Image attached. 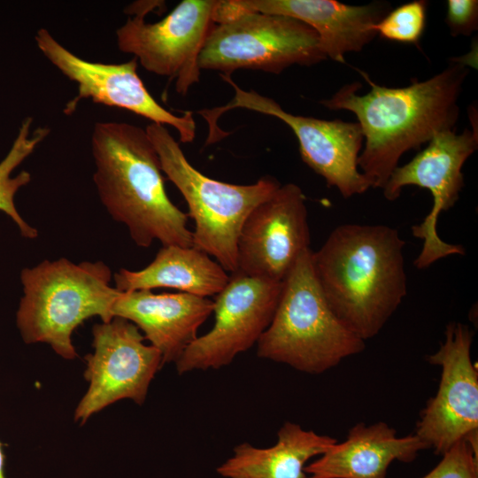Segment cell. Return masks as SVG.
Segmentation results:
<instances>
[{
  "instance_id": "cell-7",
  "label": "cell",
  "mask_w": 478,
  "mask_h": 478,
  "mask_svg": "<svg viewBox=\"0 0 478 478\" xmlns=\"http://www.w3.org/2000/svg\"><path fill=\"white\" fill-rule=\"evenodd\" d=\"M327 59L317 33L305 23L220 0L198 66L224 75L240 69L279 74L294 65L311 66Z\"/></svg>"
},
{
  "instance_id": "cell-10",
  "label": "cell",
  "mask_w": 478,
  "mask_h": 478,
  "mask_svg": "<svg viewBox=\"0 0 478 478\" xmlns=\"http://www.w3.org/2000/svg\"><path fill=\"white\" fill-rule=\"evenodd\" d=\"M477 145V134L474 130L466 128L460 134L456 133V128L439 132L411 161L396 167L382 188L389 201L398 198L402 189L409 185L427 189L431 193V210L420 224L412 227V235L423 242L414 260L418 269L428 268L451 255L465 254L461 245L443 241L436 226L440 214L459 200L464 187L463 166Z\"/></svg>"
},
{
  "instance_id": "cell-8",
  "label": "cell",
  "mask_w": 478,
  "mask_h": 478,
  "mask_svg": "<svg viewBox=\"0 0 478 478\" xmlns=\"http://www.w3.org/2000/svg\"><path fill=\"white\" fill-rule=\"evenodd\" d=\"M220 76L233 87L235 96L223 106L197 112L209 127L205 145L217 143L228 135L217 125L223 113L235 108H244L275 117L289 127L298 141L302 160L320 175L328 187L335 188L343 197L360 195L371 189L358 166L364 145L363 132L358 122L292 114L275 100L254 90L243 89L230 75Z\"/></svg>"
},
{
  "instance_id": "cell-19",
  "label": "cell",
  "mask_w": 478,
  "mask_h": 478,
  "mask_svg": "<svg viewBox=\"0 0 478 478\" xmlns=\"http://www.w3.org/2000/svg\"><path fill=\"white\" fill-rule=\"evenodd\" d=\"M229 276L215 259L196 247L167 245L162 246L144 268H121L113 280L120 291L169 288L208 297L219 294Z\"/></svg>"
},
{
  "instance_id": "cell-3",
  "label": "cell",
  "mask_w": 478,
  "mask_h": 478,
  "mask_svg": "<svg viewBox=\"0 0 478 478\" xmlns=\"http://www.w3.org/2000/svg\"><path fill=\"white\" fill-rule=\"evenodd\" d=\"M91 150L93 181L111 217L124 224L141 248L193 246L188 214L169 198L158 155L147 132L127 122L94 125Z\"/></svg>"
},
{
  "instance_id": "cell-5",
  "label": "cell",
  "mask_w": 478,
  "mask_h": 478,
  "mask_svg": "<svg viewBox=\"0 0 478 478\" xmlns=\"http://www.w3.org/2000/svg\"><path fill=\"white\" fill-rule=\"evenodd\" d=\"M312 254V249L301 254L281 281L276 310L257 343V354L320 374L362 352L366 343L330 309L316 280Z\"/></svg>"
},
{
  "instance_id": "cell-15",
  "label": "cell",
  "mask_w": 478,
  "mask_h": 478,
  "mask_svg": "<svg viewBox=\"0 0 478 478\" xmlns=\"http://www.w3.org/2000/svg\"><path fill=\"white\" fill-rule=\"evenodd\" d=\"M305 197L295 183L281 185L244 220L237 240V269L281 282L310 248Z\"/></svg>"
},
{
  "instance_id": "cell-20",
  "label": "cell",
  "mask_w": 478,
  "mask_h": 478,
  "mask_svg": "<svg viewBox=\"0 0 478 478\" xmlns=\"http://www.w3.org/2000/svg\"><path fill=\"white\" fill-rule=\"evenodd\" d=\"M277 438L268 448L238 444L234 455L217 468L218 474L225 478H311L305 471L307 461L337 442L289 421L281 426Z\"/></svg>"
},
{
  "instance_id": "cell-13",
  "label": "cell",
  "mask_w": 478,
  "mask_h": 478,
  "mask_svg": "<svg viewBox=\"0 0 478 478\" xmlns=\"http://www.w3.org/2000/svg\"><path fill=\"white\" fill-rule=\"evenodd\" d=\"M439 349L428 361L441 366L436 395L421 411L414 434L437 455L460 440L478 436V371L471 358L474 333L451 322Z\"/></svg>"
},
{
  "instance_id": "cell-21",
  "label": "cell",
  "mask_w": 478,
  "mask_h": 478,
  "mask_svg": "<svg viewBox=\"0 0 478 478\" xmlns=\"http://www.w3.org/2000/svg\"><path fill=\"white\" fill-rule=\"evenodd\" d=\"M32 117L23 120L10 150L0 162V211L15 222L21 235L27 239L36 238L38 230L31 227L20 216L14 204V197L21 187L30 182L31 174L27 171H20L15 176L12 174L15 168L34 152L50 131L47 127H38L32 131Z\"/></svg>"
},
{
  "instance_id": "cell-9",
  "label": "cell",
  "mask_w": 478,
  "mask_h": 478,
  "mask_svg": "<svg viewBox=\"0 0 478 478\" xmlns=\"http://www.w3.org/2000/svg\"><path fill=\"white\" fill-rule=\"evenodd\" d=\"M163 4H130L125 12L133 17L116 30V42L120 50L133 54L148 72L174 79L177 93L185 96L199 81L198 58L215 25L220 0H183L161 20L146 22L145 15Z\"/></svg>"
},
{
  "instance_id": "cell-17",
  "label": "cell",
  "mask_w": 478,
  "mask_h": 478,
  "mask_svg": "<svg viewBox=\"0 0 478 478\" xmlns=\"http://www.w3.org/2000/svg\"><path fill=\"white\" fill-rule=\"evenodd\" d=\"M213 301L188 293L155 294L149 289L120 291L113 318L135 324L144 339L161 354L162 363L176 362L197 337L202 324L213 312Z\"/></svg>"
},
{
  "instance_id": "cell-24",
  "label": "cell",
  "mask_w": 478,
  "mask_h": 478,
  "mask_svg": "<svg viewBox=\"0 0 478 478\" xmlns=\"http://www.w3.org/2000/svg\"><path fill=\"white\" fill-rule=\"evenodd\" d=\"M445 23L452 36L470 35L478 29L477 0H448Z\"/></svg>"
},
{
  "instance_id": "cell-12",
  "label": "cell",
  "mask_w": 478,
  "mask_h": 478,
  "mask_svg": "<svg viewBox=\"0 0 478 478\" xmlns=\"http://www.w3.org/2000/svg\"><path fill=\"white\" fill-rule=\"evenodd\" d=\"M281 282L232 273L213 301L214 324L175 362L178 374L218 369L249 350L270 325Z\"/></svg>"
},
{
  "instance_id": "cell-1",
  "label": "cell",
  "mask_w": 478,
  "mask_h": 478,
  "mask_svg": "<svg viewBox=\"0 0 478 478\" xmlns=\"http://www.w3.org/2000/svg\"><path fill=\"white\" fill-rule=\"evenodd\" d=\"M360 73L371 86L369 92L358 95L362 85L353 81L320 104L355 114L364 135L358 169L371 188L382 189L405 152L420 149L439 132L455 129L469 69L454 62L426 81L402 88L378 85Z\"/></svg>"
},
{
  "instance_id": "cell-23",
  "label": "cell",
  "mask_w": 478,
  "mask_h": 478,
  "mask_svg": "<svg viewBox=\"0 0 478 478\" xmlns=\"http://www.w3.org/2000/svg\"><path fill=\"white\" fill-rule=\"evenodd\" d=\"M442 456L441 461L422 478H478V455L466 439Z\"/></svg>"
},
{
  "instance_id": "cell-22",
  "label": "cell",
  "mask_w": 478,
  "mask_h": 478,
  "mask_svg": "<svg viewBox=\"0 0 478 478\" xmlns=\"http://www.w3.org/2000/svg\"><path fill=\"white\" fill-rule=\"evenodd\" d=\"M427 7L423 0L404 4L390 10L374 29L386 40L417 45L426 27Z\"/></svg>"
},
{
  "instance_id": "cell-18",
  "label": "cell",
  "mask_w": 478,
  "mask_h": 478,
  "mask_svg": "<svg viewBox=\"0 0 478 478\" xmlns=\"http://www.w3.org/2000/svg\"><path fill=\"white\" fill-rule=\"evenodd\" d=\"M426 449L415 434L397 436L386 422H360L349 430L343 442H336L305 471L311 478H386L392 462H412Z\"/></svg>"
},
{
  "instance_id": "cell-16",
  "label": "cell",
  "mask_w": 478,
  "mask_h": 478,
  "mask_svg": "<svg viewBox=\"0 0 478 478\" xmlns=\"http://www.w3.org/2000/svg\"><path fill=\"white\" fill-rule=\"evenodd\" d=\"M239 9L285 15L310 26L328 58L344 63V55L358 52L371 42L374 29L391 10L388 2L351 5L335 0H232Z\"/></svg>"
},
{
  "instance_id": "cell-14",
  "label": "cell",
  "mask_w": 478,
  "mask_h": 478,
  "mask_svg": "<svg viewBox=\"0 0 478 478\" xmlns=\"http://www.w3.org/2000/svg\"><path fill=\"white\" fill-rule=\"evenodd\" d=\"M35 40L42 55L78 86L77 96L66 104V113L73 112L81 99L90 98L96 104L132 112L151 123L171 126L177 130L181 143L194 140L193 112L185 111L177 116L161 106L138 75L135 58L121 64L88 61L67 50L46 28H40Z\"/></svg>"
},
{
  "instance_id": "cell-25",
  "label": "cell",
  "mask_w": 478,
  "mask_h": 478,
  "mask_svg": "<svg viewBox=\"0 0 478 478\" xmlns=\"http://www.w3.org/2000/svg\"><path fill=\"white\" fill-rule=\"evenodd\" d=\"M5 456L3 451V443L0 442V478H6L4 472Z\"/></svg>"
},
{
  "instance_id": "cell-2",
  "label": "cell",
  "mask_w": 478,
  "mask_h": 478,
  "mask_svg": "<svg viewBox=\"0 0 478 478\" xmlns=\"http://www.w3.org/2000/svg\"><path fill=\"white\" fill-rule=\"evenodd\" d=\"M405 245L394 227L350 223L336 227L312 251L327 303L363 341L379 334L407 293Z\"/></svg>"
},
{
  "instance_id": "cell-6",
  "label": "cell",
  "mask_w": 478,
  "mask_h": 478,
  "mask_svg": "<svg viewBox=\"0 0 478 478\" xmlns=\"http://www.w3.org/2000/svg\"><path fill=\"white\" fill-rule=\"evenodd\" d=\"M158 155L161 169L182 195L194 221L193 246L215 259L227 272L237 269V240L250 212L280 186L265 176L247 185L207 177L187 159L165 126L145 128Z\"/></svg>"
},
{
  "instance_id": "cell-4",
  "label": "cell",
  "mask_w": 478,
  "mask_h": 478,
  "mask_svg": "<svg viewBox=\"0 0 478 478\" xmlns=\"http://www.w3.org/2000/svg\"><path fill=\"white\" fill-rule=\"evenodd\" d=\"M23 297L16 324L23 341L44 343L65 359L78 355L73 332L86 320L113 319L112 307L120 290L110 285L112 271L103 261L75 264L67 258L45 259L21 271Z\"/></svg>"
},
{
  "instance_id": "cell-11",
  "label": "cell",
  "mask_w": 478,
  "mask_h": 478,
  "mask_svg": "<svg viewBox=\"0 0 478 478\" xmlns=\"http://www.w3.org/2000/svg\"><path fill=\"white\" fill-rule=\"evenodd\" d=\"M92 335L93 352L85 357L89 388L74 411V420L81 425L121 399L143 405L152 379L163 366L160 352L146 345L142 332L126 319L114 317L95 324Z\"/></svg>"
}]
</instances>
